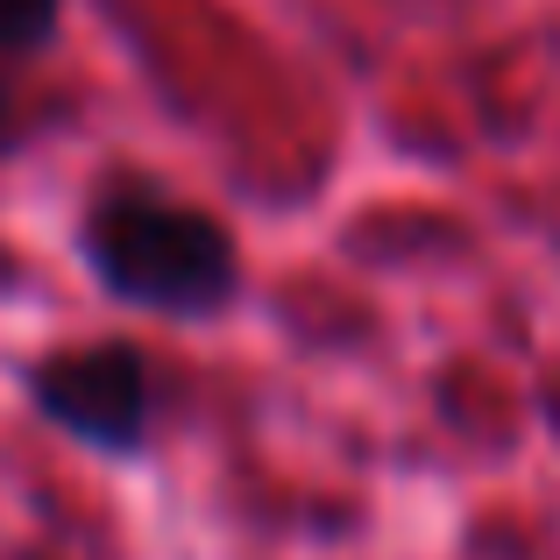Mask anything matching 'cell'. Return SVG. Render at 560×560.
Returning a JSON list of instances; mask_svg holds the SVG:
<instances>
[{
    "label": "cell",
    "instance_id": "5b68a950",
    "mask_svg": "<svg viewBox=\"0 0 560 560\" xmlns=\"http://www.w3.org/2000/svg\"><path fill=\"white\" fill-rule=\"evenodd\" d=\"M22 560H36V553H22Z\"/></svg>",
    "mask_w": 560,
    "mask_h": 560
},
{
    "label": "cell",
    "instance_id": "3957f363",
    "mask_svg": "<svg viewBox=\"0 0 560 560\" xmlns=\"http://www.w3.org/2000/svg\"><path fill=\"white\" fill-rule=\"evenodd\" d=\"M65 0H0V57H36L57 43Z\"/></svg>",
    "mask_w": 560,
    "mask_h": 560
},
{
    "label": "cell",
    "instance_id": "7a4b0ae2",
    "mask_svg": "<svg viewBox=\"0 0 560 560\" xmlns=\"http://www.w3.org/2000/svg\"><path fill=\"white\" fill-rule=\"evenodd\" d=\"M28 405L50 425H65L79 447L136 462L150 447L156 419V370L136 341H85V348H50L22 370Z\"/></svg>",
    "mask_w": 560,
    "mask_h": 560
},
{
    "label": "cell",
    "instance_id": "277c9868",
    "mask_svg": "<svg viewBox=\"0 0 560 560\" xmlns=\"http://www.w3.org/2000/svg\"><path fill=\"white\" fill-rule=\"evenodd\" d=\"M8 142H14V100H8V85H0V156H8Z\"/></svg>",
    "mask_w": 560,
    "mask_h": 560
},
{
    "label": "cell",
    "instance_id": "6da1fadb",
    "mask_svg": "<svg viewBox=\"0 0 560 560\" xmlns=\"http://www.w3.org/2000/svg\"><path fill=\"white\" fill-rule=\"evenodd\" d=\"M79 256L107 299L164 319H213L234 305V284H242L234 234L206 206L150 178H121V171L100 178L93 199H85Z\"/></svg>",
    "mask_w": 560,
    "mask_h": 560
}]
</instances>
